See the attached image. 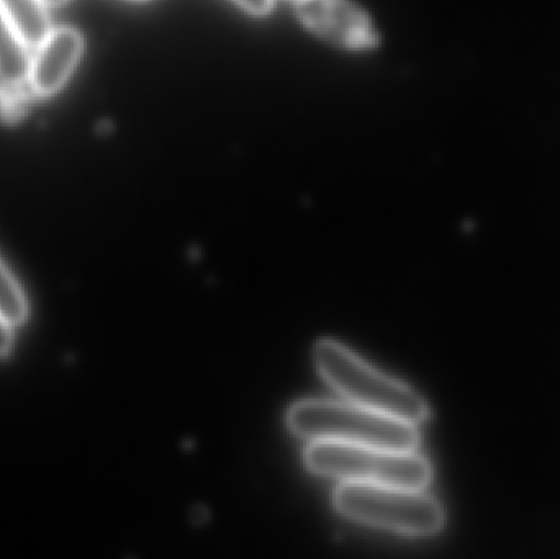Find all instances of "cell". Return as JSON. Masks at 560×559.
<instances>
[{
	"label": "cell",
	"mask_w": 560,
	"mask_h": 559,
	"mask_svg": "<svg viewBox=\"0 0 560 559\" xmlns=\"http://www.w3.org/2000/svg\"><path fill=\"white\" fill-rule=\"evenodd\" d=\"M296 13L312 32L342 48L365 49L377 43L368 16L349 0H302Z\"/></svg>",
	"instance_id": "5b68a950"
},
{
	"label": "cell",
	"mask_w": 560,
	"mask_h": 559,
	"mask_svg": "<svg viewBox=\"0 0 560 559\" xmlns=\"http://www.w3.org/2000/svg\"><path fill=\"white\" fill-rule=\"evenodd\" d=\"M335 504L345 517L410 537H430L444 525V511L423 489L341 482Z\"/></svg>",
	"instance_id": "277c9868"
},
{
	"label": "cell",
	"mask_w": 560,
	"mask_h": 559,
	"mask_svg": "<svg viewBox=\"0 0 560 559\" xmlns=\"http://www.w3.org/2000/svg\"><path fill=\"white\" fill-rule=\"evenodd\" d=\"M290 2L300 3V2H302V0H290Z\"/></svg>",
	"instance_id": "5bb4252c"
},
{
	"label": "cell",
	"mask_w": 560,
	"mask_h": 559,
	"mask_svg": "<svg viewBox=\"0 0 560 559\" xmlns=\"http://www.w3.org/2000/svg\"><path fill=\"white\" fill-rule=\"evenodd\" d=\"M26 315H28V304L25 295L9 269L0 261V317L7 324L16 327L26 321Z\"/></svg>",
	"instance_id": "9c48e42d"
},
{
	"label": "cell",
	"mask_w": 560,
	"mask_h": 559,
	"mask_svg": "<svg viewBox=\"0 0 560 559\" xmlns=\"http://www.w3.org/2000/svg\"><path fill=\"white\" fill-rule=\"evenodd\" d=\"M84 51V39L78 30L61 26L49 30L36 46L30 65L28 84L35 94L48 97L68 82Z\"/></svg>",
	"instance_id": "8992f818"
},
{
	"label": "cell",
	"mask_w": 560,
	"mask_h": 559,
	"mask_svg": "<svg viewBox=\"0 0 560 559\" xmlns=\"http://www.w3.org/2000/svg\"><path fill=\"white\" fill-rule=\"evenodd\" d=\"M315 361L323 380L349 403L415 426L430 416L420 394L407 384L378 373L336 341L325 340L316 345Z\"/></svg>",
	"instance_id": "7a4b0ae2"
},
{
	"label": "cell",
	"mask_w": 560,
	"mask_h": 559,
	"mask_svg": "<svg viewBox=\"0 0 560 559\" xmlns=\"http://www.w3.org/2000/svg\"><path fill=\"white\" fill-rule=\"evenodd\" d=\"M242 9L255 16H265L275 7V0H235Z\"/></svg>",
	"instance_id": "8fae6325"
},
{
	"label": "cell",
	"mask_w": 560,
	"mask_h": 559,
	"mask_svg": "<svg viewBox=\"0 0 560 559\" xmlns=\"http://www.w3.org/2000/svg\"><path fill=\"white\" fill-rule=\"evenodd\" d=\"M0 5L28 46H38L51 30L45 5L39 0H0Z\"/></svg>",
	"instance_id": "ba28073f"
},
{
	"label": "cell",
	"mask_w": 560,
	"mask_h": 559,
	"mask_svg": "<svg viewBox=\"0 0 560 559\" xmlns=\"http://www.w3.org/2000/svg\"><path fill=\"white\" fill-rule=\"evenodd\" d=\"M292 433L308 442L351 443L415 452L420 443L415 423L338 400H303L289 410Z\"/></svg>",
	"instance_id": "6da1fadb"
},
{
	"label": "cell",
	"mask_w": 560,
	"mask_h": 559,
	"mask_svg": "<svg viewBox=\"0 0 560 559\" xmlns=\"http://www.w3.org/2000/svg\"><path fill=\"white\" fill-rule=\"evenodd\" d=\"M131 2H143V0H131Z\"/></svg>",
	"instance_id": "9a60e30c"
},
{
	"label": "cell",
	"mask_w": 560,
	"mask_h": 559,
	"mask_svg": "<svg viewBox=\"0 0 560 559\" xmlns=\"http://www.w3.org/2000/svg\"><path fill=\"white\" fill-rule=\"evenodd\" d=\"M39 2L43 3V5H62V3L68 2V0H39Z\"/></svg>",
	"instance_id": "4fadbf2b"
},
{
	"label": "cell",
	"mask_w": 560,
	"mask_h": 559,
	"mask_svg": "<svg viewBox=\"0 0 560 559\" xmlns=\"http://www.w3.org/2000/svg\"><path fill=\"white\" fill-rule=\"evenodd\" d=\"M23 84H0V118L3 120H15L23 114L26 105V95L22 92Z\"/></svg>",
	"instance_id": "30bf717a"
},
{
	"label": "cell",
	"mask_w": 560,
	"mask_h": 559,
	"mask_svg": "<svg viewBox=\"0 0 560 559\" xmlns=\"http://www.w3.org/2000/svg\"><path fill=\"white\" fill-rule=\"evenodd\" d=\"M12 343V325L7 324V322L0 317V357H5V354L9 353Z\"/></svg>",
	"instance_id": "7c38bea8"
},
{
	"label": "cell",
	"mask_w": 560,
	"mask_h": 559,
	"mask_svg": "<svg viewBox=\"0 0 560 559\" xmlns=\"http://www.w3.org/2000/svg\"><path fill=\"white\" fill-rule=\"evenodd\" d=\"M28 45L0 5V81L10 84H25L28 81Z\"/></svg>",
	"instance_id": "52a82bcc"
},
{
	"label": "cell",
	"mask_w": 560,
	"mask_h": 559,
	"mask_svg": "<svg viewBox=\"0 0 560 559\" xmlns=\"http://www.w3.org/2000/svg\"><path fill=\"white\" fill-rule=\"evenodd\" d=\"M305 462L316 475L341 482L424 489L433 478L430 462L415 452L351 445V443L310 442Z\"/></svg>",
	"instance_id": "3957f363"
}]
</instances>
